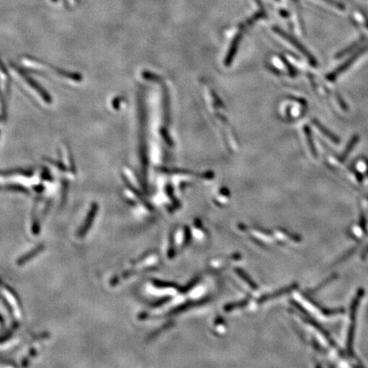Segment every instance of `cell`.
Here are the masks:
<instances>
[{"instance_id": "5b68a950", "label": "cell", "mask_w": 368, "mask_h": 368, "mask_svg": "<svg viewBox=\"0 0 368 368\" xmlns=\"http://www.w3.org/2000/svg\"><path fill=\"white\" fill-rule=\"evenodd\" d=\"M305 129H306L307 139H308V141H309L310 149H311V151L313 153V155H315V156H316V149H315V144H314L313 140H312V137H311L310 128H309V127H306Z\"/></svg>"}, {"instance_id": "277c9868", "label": "cell", "mask_w": 368, "mask_h": 368, "mask_svg": "<svg viewBox=\"0 0 368 368\" xmlns=\"http://www.w3.org/2000/svg\"><path fill=\"white\" fill-rule=\"evenodd\" d=\"M314 122H315V125L316 126L318 129L320 130V131H321L324 136H326L327 138H329L335 144H339V142H340V138H339L338 135H336L335 133L332 132L328 128H326V126H323L322 124L319 122V121L315 120Z\"/></svg>"}, {"instance_id": "8992f818", "label": "cell", "mask_w": 368, "mask_h": 368, "mask_svg": "<svg viewBox=\"0 0 368 368\" xmlns=\"http://www.w3.org/2000/svg\"><path fill=\"white\" fill-rule=\"evenodd\" d=\"M322 1H324L325 3H329L330 5L335 7V8L339 9V10H345V6L342 3H339V2L335 1V0H322Z\"/></svg>"}, {"instance_id": "3957f363", "label": "cell", "mask_w": 368, "mask_h": 368, "mask_svg": "<svg viewBox=\"0 0 368 368\" xmlns=\"http://www.w3.org/2000/svg\"><path fill=\"white\" fill-rule=\"evenodd\" d=\"M359 141H360V136L355 134L354 136H352L351 138L349 139V142L347 143L345 149L343 150V152L340 155V158H339V161L342 163L346 160V158L349 157V155L351 154L353 151V149H355L356 145L358 144Z\"/></svg>"}, {"instance_id": "52a82bcc", "label": "cell", "mask_w": 368, "mask_h": 368, "mask_svg": "<svg viewBox=\"0 0 368 368\" xmlns=\"http://www.w3.org/2000/svg\"><path fill=\"white\" fill-rule=\"evenodd\" d=\"M336 98L338 102H339V106L342 107V110L347 111V110L349 109L348 105H347V104L344 102V100L342 99V97H341V95H340L339 92H336Z\"/></svg>"}, {"instance_id": "7a4b0ae2", "label": "cell", "mask_w": 368, "mask_h": 368, "mask_svg": "<svg viewBox=\"0 0 368 368\" xmlns=\"http://www.w3.org/2000/svg\"><path fill=\"white\" fill-rule=\"evenodd\" d=\"M365 42V36L360 37L357 40H355V42H353L351 45H349V46H347V47H345V48L342 50V51L338 52L336 55H335V58L341 59L342 58V57L346 56V55H349L350 53L355 52L357 49L360 48V47H361V46H362Z\"/></svg>"}, {"instance_id": "ba28073f", "label": "cell", "mask_w": 368, "mask_h": 368, "mask_svg": "<svg viewBox=\"0 0 368 368\" xmlns=\"http://www.w3.org/2000/svg\"><path fill=\"white\" fill-rule=\"evenodd\" d=\"M367 165H368V164H367Z\"/></svg>"}, {"instance_id": "6da1fadb", "label": "cell", "mask_w": 368, "mask_h": 368, "mask_svg": "<svg viewBox=\"0 0 368 368\" xmlns=\"http://www.w3.org/2000/svg\"><path fill=\"white\" fill-rule=\"evenodd\" d=\"M368 52V41H367L360 48L357 49L344 62H342V64L339 65L336 69H334L333 72L328 74L326 76V79L331 82H334L340 75H342L347 70H349V68L355 63V61H357L361 56H362L365 54L366 52Z\"/></svg>"}]
</instances>
